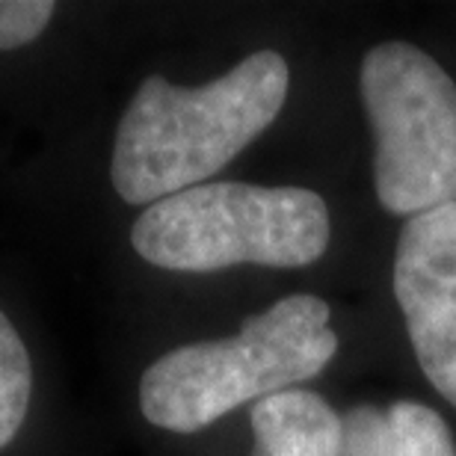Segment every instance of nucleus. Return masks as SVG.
I'll use <instances>...</instances> for the list:
<instances>
[{
    "instance_id": "obj_4",
    "label": "nucleus",
    "mask_w": 456,
    "mask_h": 456,
    "mask_svg": "<svg viewBox=\"0 0 456 456\" xmlns=\"http://www.w3.org/2000/svg\"><path fill=\"white\" fill-rule=\"evenodd\" d=\"M359 89L377 140V196L388 214L456 205V84L430 53L382 42L362 60Z\"/></svg>"
},
{
    "instance_id": "obj_5",
    "label": "nucleus",
    "mask_w": 456,
    "mask_h": 456,
    "mask_svg": "<svg viewBox=\"0 0 456 456\" xmlns=\"http://www.w3.org/2000/svg\"><path fill=\"white\" fill-rule=\"evenodd\" d=\"M395 297L424 377L456 409V205L418 214L403 225Z\"/></svg>"
},
{
    "instance_id": "obj_1",
    "label": "nucleus",
    "mask_w": 456,
    "mask_h": 456,
    "mask_svg": "<svg viewBox=\"0 0 456 456\" xmlns=\"http://www.w3.org/2000/svg\"><path fill=\"white\" fill-rule=\"evenodd\" d=\"M288 86V62L276 51L252 53L193 89L145 77L116 131L113 190L127 205H154L208 184L276 122Z\"/></svg>"
},
{
    "instance_id": "obj_7",
    "label": "nucleus",
    "mask_w": 456,
    "mask_h": 456,
    "mask_svg": "<svg viewBox=\"0 0 456 456\" xmlns=\"http://www.w3.org/2000/svg\"><path fill=\"white\" fill-rule=\"evenodd\" d=\"M252 456H341V418L312 391H279L252 409Z\"/></svg>"
},
{
    "instance_id": "obj_2",
    "label": "nucleus",
    "mask_w": 456,
    "mask_h": 456,
    "mask_svg": "<svg viewBox=\"0 0 456 456\" xmlns=\"http://www.w3.org/2000/svg\"><path fill=\"white\" fill-rule=\"evenodd\" d=\"M330 317L321 297L294 294L249 317L234 338L160 355L140 379L145 421L169 433H196L249 400L317 377L338 350Z\"/></svg>"
},
{
    "instance_id": "obj_9",
    "label": "nucleus",
    "mask_w": 456,
    "mask_h": 456,
    "mask_svg": "<svg viewBox=\"0 0 456 456\" xmlns=\"http://www.w3.org/2000/svg\"><path fill=\"white\" fill-rule=\"evenodd\" d=\"M53 9L51 0H0V51H15L39 39Z\"/></svg>"
},
{
    "instance_id": "obj_6",
    "label": "nucleus",
    "mask_w": 456,
    "mask_h": 456,
    "mask_svg": "<svg viewBox=\"0 0 456 456\" xmlns=\"http://www.w3.org/2000/svg\"><path fill=\"white\" fill-rule=\"evenodd\" d=\"M341 456H456L448 424L421 403L359 406L341 418Z\"/></svg>"
},
{
    "instance_id": "obj_8",
    "label": "nucleus",
    "mask_w": 456,
    "mask_h": 456,
    "mask_svg": "<svg viewBox=\"0 0 456 456\" xmlns=\"http://www.w3.org/2000/svg\"><path fill=\"white\" fill-rule=\"evenodd\" d=\"M30 353L12 321L0 312V451L15 439L30 409Z\"/></svg>"
},
{
    "instance_id": "obj_3",
    "label": "nucleus",
    "mask_w": 456,
    "mask_h": 456,
    "mask_svg": "<svg viewBox=\"0 0 456 456\" xmlns=\"http://www.w3.org/2000/svg\"><path fill=\"white\" fill-rule=\"evenodd\" d=\"M330 208L303 187L208 181L149 205L131 228L140 258L175 273L237 264L305 267L330 246Z\"/></svg>"
}]
</instances>
